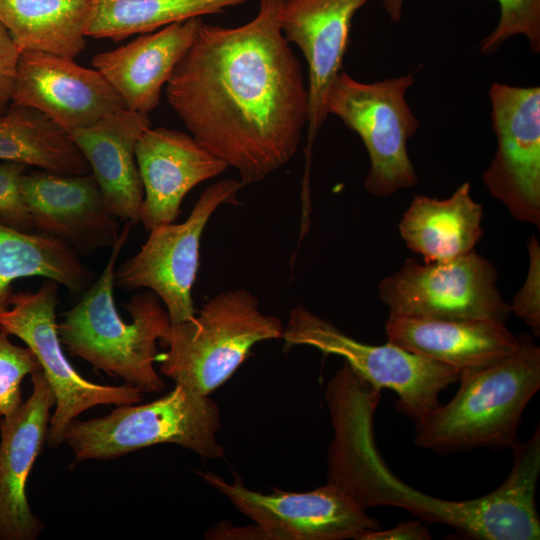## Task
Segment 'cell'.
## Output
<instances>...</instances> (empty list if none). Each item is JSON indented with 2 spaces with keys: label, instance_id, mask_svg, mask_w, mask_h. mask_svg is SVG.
I'll return each instance as SVG.
<instances>
[{
  "label": "cell",
  "instance_id": "obj_21",
  "mask_svg": "<svg viewBox=\"0 0 540 540\" xmlns=\"http://www.w3.org/2000/svg\"><path fill=\"white\" fill-rule=\"evenodd\" d=\"M387 341L461 373L511 355L520 338L499 320H437L389 315Z\"/></svg>",
  "mask_w": 540,
  "mask_h": 540
},
{
  "label": "cell",
  "instance_id": "obj_10",
  "mask_svg": "<svg viewBox=\"0 0 540 540\" xmlns=\"http://www.w3.org/2000/svg\"><path fill=\"white\" fill-rule=\"evenodd\" d=\"M497 280L494 264L472 251L442 262L409 258L380 282L378 291L389 315L505 322L511 312Z\"/></svg>",
  "mask_w": 540,
  "mask_h": 540
},
{
  "label": "cell",
  "instance_id": "obj_5",
  "mask_svg": "<svg viewBox=\"0 0 540 540\" xmlns=\"http://www.w3.org/2000/svg\"><path fill=\"white\" fill-rule=\"evenodd\" d=\"M284 325L259 309L245 289L217 294L196 315L171 324L159 344L160 372L191 390L209 395L224 384L258 342L282 338Z\"/></svg>",
  "mask_w": 540,
  "mask_h": 540
},
{
  "label": "cell",
  "instance_id": "obj_9",
  "mask_svg": "<svg viewBox=\"0 0 540 540\" xmlns=\"http://www.w3.org/2000/svg\"><path fill=\"white\" fill-rule=\"evenodd\" d=\"M59 284L46 279L35 292L12 293L10 306L0 312V330L21 339L35 354L55 396L47 436L49 448L64 443L67 427L97 405L139 403L143 392L134 386L104 385L82 377L64 355L56 322Z\"/></svg>",
  "mask_w": 540,
  "mask_h": 540
},
{
  "label": "cell",
  "instance_id": "obj_30",
  "mask_svg": "<svg viewBox=\"0 0 540 540\" xmlns=\"http://www.w3.org/2000/svg\"><path fill=\"white\" fill-rule=\"evenodd\" d=\"M26 170L24 164L0 161V222L20 231L34 232L20 192V180Z\"/></svg>",
  "mask_w": 540,
  "mask_h": 540
},
{
  "label": "cell",
  "instance_id": "obj_24",
  "mask_svg": "<svg viewBox=\"0 0 540 540\" xmlns=\"http://www.w3.org/2000/svg\"><path fill=\"white\" fill-rule=\"evenodd\" d=\"M33 276L54 280L71 292H80L89 285L92 273L61 240L20 231L0 222V312L10 306L12 283Z\"/></svg>",
  "mask_w": 540,
  "mask_h": 540
},
{
  "label": "cell",
  "instance_id": "obj_22",
  "mask_svg": "<svg viewBox=\"0 0 540 540\" xmlns=\"http://www.w3.org/2000/svg\"><path fill=\"white\" fill-rule=\"evenodd\" d=\"M483 207L468 182L445 199L417 195L399 222L407 248L424 262H442L474 251L483 236Z\"/></svg>",
  "mask_w": 540,
  "mask_h": 540
},
{
  "label": "cell",
  "instance_id": "obj_32",
  "mask_svg": "<svg viewBox=\"0 0 540 540\" xmlns=\"http://www.w3.org/2000/svg\"><path fill=\"white\" fill-rule=\"evenodd\" d=\"M432 534L421 520L404 521L396 526L379 530L370 529L361 532L356 540H430Z\"/></svg>",
  "mask_w": 540,
  "mask_h": 540
},
{
  "label": "cell",
  "instance_id": "obj_3",
  "mask_svg": "<svg viewBox=\"0 0 540 540\" xmlns=\"http://www.w3.org/2000/svg\"><path fill=\"white\" fill-rule=\"evenodd\" d=\"M134 224L126 222L113 244L100 277L58 324L61 344L97 370L119 377L143 393H157L166 384L154 368L157 342L171 322L153 292L137 293L123 304L132 321L120 317L114 301L115 269Z\"/></svg>",
  "mask_w": 540,
  "mask_h": 540
},
{
  "label": "cell",
  "instance_id": "obj_12",
  "mask_svg": "<svg viewBox=\"0 0 540 540\" xmlns=\"http://www.w3.org/2000/svg\"><path fill=\"white\" fill-rule=\"evenodd\" d=\"M198 474L255 522L251 539L356 540L364 530L379 528L378 519L331 483L308 492L274 488L264 494L247 488L236 473L232 483L211 471Z\"/></svg>",
  "mask_w": 540,
  "mask_h": 540
},
{
  "label": "cell",
  "instance_id": "obj_17",
  "mask_svg": "<svg viewBox=\"0 0 540 540\" xmlns=\"http://www.w3.org/2000/svg\"><path fill=\"white\" fill-rule=\"evenodd\" d=\"M369 0H285L280 24L308 65V156L324 124L326 97L341 71L355 13Z\"/></svg>",
  "mask_w": 540,
  "mask_h": 540
},
{
  "label": "cell",
  "instance_id": "obj_26",
  "mask_svg": "<svg viewBox=\"0 0 540 540\" xmlns=\"http://www.w3.org/2000/svg\"><path fill=\"white\" fill-rule=\"evenodd\" d=\"M250 0H92L86 36L120 41Z\"/></svg>",
  "mask_w": 540,
  "mask_h": 540
},
{
  "label": "cell",
  "instance_id": "obj_27",
  "mask_svg": "<svg viewBox=\"0 0 540 540\" xmlns=\"http://www.w3.org/2000/svg\"><path fill=\"white\" fill-rule=\"evenodd\" d=\"M500 18L495 29L482 41V54L495 53L510 37L523 35L533 53L540 52V0H496ZM403 0H383V6L393 21L401 18Z\"/></svg>",
  "mask_w": 540,
  "mask_h": 540
},
{
  "label": "cell",
  "instance_id": "obj_4",
  "mask_svg": "<svg viewBox=\"0 0 540 540\" xmlns=\"http://www.w3.org/2000/svg\"><path fill=\"white\" fill-rule=\"evenodd\" d=\"M515 352L489 366L464 371L445 405L414 420V443L436 453L510 449L523 412L540 388V347L524 333Z\"/></svg>",
  "mask_w": 540,
  "mask_h": 540
},
{
  "label": "cell",
  "instance_id": "obj_31",
  "mask_svg": "<svg viewBox=\"0 0 540 540\" xmlns=\"http://www.w3.org/2000/svg\"><path fill=\"white\" fill-rule=\"evenodd\" d=\"M21 50L0 23V112L12 100Z\"/></svg>",
  "mask_w": 540,
  "mask_h": 540
},
{
  "label": "cell",
  "instance_id": "obj_28",
  "mask_svg": "<svg viewBox=\"0 0 540 540\" xmlns=\"http://www.w3.org/2000/svg\"><path fill=\"white\" fill-rule=\"evenodd\" d=\"M0 330V418L13 414L22 404V381L41 369L28 347L13 344Z\"/></svg>",
  "mask_w": 540,
  "mask_h": 540
},
{
  "label": "cell",
  "instance_id": "obj_23",
  "mask_svg": "<svg viewBox=\"0 0 540 540\" xmlns=\"http://www.w3.org/2000/svg\"><path fill=\"white\" fill-rule=\"evenodd\" d=\"M92 0H0V23L21 51L74 59L86 47Z\"/></svg>",
  "mask_w": 540,
  "mask_h": 540
},
{
  "label": "cell",
  "instance_id": "obj_1",
  "mask_svg": "<svg viewBox=\"0 0 540 540\" xmlns=\"http://www.w3.org/2000/svg\"><path fill=\"white\" fill-rule=\"evenodd\" d=\"M285 0H261L238 27L201 25L166 84L190 135L253 184L296 154L308 121V89L285 39Z\"/></svg>",
  "mask_w": 540,
  "mask_h": 540
},
{
  "label": "cell",
  "instance_id": "obj_25",
  "mask_svg": "<svg viewBox=\"0 0 540 540\" xmlns=\"http://www.w3.org/2000/svg\"><path fill=\"white\" fill-rule=\"evenodd\" d=\"M0 161L65 175L90 174L71 136L42 112L13 104L0 116Z\"/></svg>",
  "mask_w": 540,
  "mask_h": 540
},
{
  "label": "cell",
  "instance_id": "obj_29",
  "mask_svg": "<svg viewBox=\"0 0 540 540\" xmlns=\"http://www.w3.org/2000/svg\"><path fill=\"white\" fill-rule=\"evenodd\" d=\"M528 270L525 281L509 304L510 312L519 317L535 337L540 336V243L531 236L527 243Z\"/></svg>",
  "mask_w": 540,
  "mask_h": 540
},
{
  "label": "cell",
  "instance_id": "obj_6",
  "mask_svg": "<svg viewBox=\"0 0 540 540\" xmlns=\"http://www.w3.org/2000/svg\"><path fill=\"white\" fill-rule=\"evenodd\" d=\"M220 428L215 401L176 383L173 390L150 403L119 405L102 417L74 419L66 429L64 443L73 452V464L115 459L162 443L217 459L224 455L217 441Z\"/></svg>",
  "mask_w": 540,
  "mask_h": 540
},
{
  "label": "cell",
  "instance_id": "obj_8",
  "mask_svg": "<svg viewBox=\"0 0 540 540\" xmlns=\"http://www.w3.org/2000/svg\"><path fill=\"white\" fill-rule=\"evenodd\" d=\"M282 339L284 350L306 345L344 358L372 386L398 396L396 409L416 420L440 405L439 394L459 381L461 372L387 341L373 345L354 339L328 320L299 305L290 311Z\"/></svg>",
  "mask_w": 540,
  "mask_h": 540
},
{
  "label": "cell",
  "instance_id": "obj_13",
  "mask_svg": "<svg viewBox=\"0 0 540 540\" xmlns=\"http://www.w3.org/2000/svg\"><path fill=\"white\" fill-rule=\"evenodd\" d=\"M497 150L483 174L488 192L520 222L540 228V88L494 83Z\"/></svg>",
  "mask_w": 540,
  "mask_h": 540
},
{
  "label": "cell",
  "instance_id": "obj_2",
  "mask_svg": "<svg viewBox=\"0 0 540 540\" xmlns=\"http://www.w3.org/2000/svg\"><path fill=\"white\" fill-rule=\"evenodd\" d=\"M325 395L334 428L328 450V483L362 508L399 507L423 522L447 525L471 539L540 538L536 507L540 444L536 440L511 449V470L489 494L464 501L440 499L397 478L382 459L373 425L381 389L348 376L331 384Z\"/></svg>",
  "mask_w": 540,
  "mask_h": 540
},
{
  "label": "cell",
  "instance_id": "obj_19",
  "mask_svg": "<svg viewBox=\"0 0 540 540\" xmlns=\"http://www.w3.org/2000/svg\"><path fill=\"white\" fill-rule=\"evenodd\" d=\"M202 24L197 17L145 33L126 45L96 54L92 66L111 84L127 109L148 114L158 105L163 85Z\"/></svg>",
  "mask_w": 540,
  "mask_h": 540
},
{
  "label": "cell",
  "instance_id": "obj_7",
  "mask_svg": "<svg viewBox=\"0 0 540 540\" xmlns=\"http://www.w3.org/2000/svg\"><path fill=\"white\" fill-rule=\"evenodd\" d=\"M413 82V74H407L363 83L340 71L326 97L327 114L339 117L364 143L370 159L364 186L377 197L418 182L407 151L408 140L419 128L405 98Z\"/></svg>",
  "mask_w": 540,
  "mask_h": 540
},
{
  "label": "cell",
  "instance_id": "obj_20",
  "mask_svg": "<svg viewBox=\"0 0 540 540\" xmlns=\"http://www.w3.org/2000/svg\"><path fill=\"white\" fill-rule=\"evenodd\" d=\"M150 125L148 114L122 108L69 134L85 157L108 208L119 220L133 224L140 222L144 197L135 150Z\"/></svg>",
  "mask_w": 540,
  "mask_h": 540
},
{
  "label": "cell",
  "instance_id": "obj_16",
  "mask_svg": "<svg viewBox=\"0 0 540 540\" xmlns=\"http://www.w3.org/2000/svg\"><path fill=\"white\" fill-rule=\"evenodd\" d=\"M30 376V397L0 420V540H35L44 528L29 506L26 486L47 443L55 396L42 369Z\"/></svg>",
  "mask_w": 540,
  "mask_h": 540
},
{
  "label": "cell",
  "instance_id": "obj_11",
  "mask_svg": "<svg viewBox=\"0 0 540 540\" xmlns=\"http://www.w3.org/2000/svg\"><path fill=\"white\" fill-rule=\"evenodd\" d=\"M240 180L223 179L208 186L182 223L160 224L140 250L115 269V284L125 290L147 288L165 306L171 324L196 315L192 288L199 269L204 229L223 204L238 205Z\"/></svg>",
  "mask_w": 540,
  "mask_h": 540
},
{
  "label": "cell",
  "instance_id": "obj_15",
  "mask_svg": "<svg viewBox=\"0 0 540 540\" xmlns=\"http://www.w3.org/2000/svg\"><path fill=\"white\" fill-rule=\"evenodd\" d=\"M12 101L42 112L68 134L126 108L98 70L32 50L21 51Z\"/></svg>",
  "mask_w": 540,
  "mask_h": 540
},
{
  "label": "cell",
  "instance_id": "obj_14",
  "mask_svg": "<svg viewBox=\"0 0 540 540\" xmlns=\"http://www.w3.org/2000/svg\"><path fill=\"white\" fill-rule=\"evenodd\" d=\"M20 192L34 232L61 240L78 255L112 248L119 236V219L108 208L91 173L26 171Z\"/></svg>",
  "mask_w": 540,
  "mask_h": 540
},
{
  "label": "cell",
  "instance_id": "obj_18",
  "mask_svg": "<svg viewBox=\"0 0 540 540\" xmlns=\"http://www.w3.org/2000/svg\"><path fill=\"white\" fill-rule=\"evenodd\" d=\"M135 157L144 191L140 223L147 231L175 222L186 194L228 167L190 134L165 127L148 128Z\"/></svg>",
  "mask_w": 540,
  "mask_h": 540
}]
</instances>
